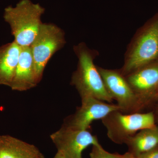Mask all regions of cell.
Instances as JSON below:
<instances>
[{"mask_svg":"<svg viewBox=\"0 0 158 158\" xmlns=\"http://www.w3.org/2000/svg\"><path fill=\"white\" fill-rule=\"evenodd\" d=\"M106 89L123 113H138L142 111L135 94L125 77L119 69H107L97 66Z\"/></svg>","mask_w":158,"mask_h":158,"instance_id":"cell-7","label":"cell"},{"mask_svg":"<svg viewBox=\"0 0 158 158\" xmlns=\"http://www.w3.org/2000/svg\"><path fill=\"white\" fill-rule=\"evenodd\" d=\"M0 158H45L35 145L8 135H0Z\"/></svg>","mask_w":158,"mask_h":158,"instance_id":"cell-11","label":"cell"},{"mask_svg":"<svg viewBox=\"0 0 158 158\" xmlns=\"http://www.w3.org/2000/svg\"><path fill=\"white\" fill-rule=\"evenodd\" d=\"M81 105L75 113L66 117L62 126L73 129L88 130L94 121L102 120L115 110H120L117 104L93 98L81 99Z\"/></svg>","mask_w":158,"mask_h":158,"instance_id":"cell-9","label":"cell"},{"mask_svg":"<svg viewBox=\"0 0 158 158\" xmlns=\"http://www.w3.org/2000/svg\"><path fill=\"white\" fill-rule=\"evenodd\" d=\"M156 123L158 124V116H156Z\"/></svg>","mask_w":158,"mask_h":158,"instance_id":"cell-19","label":"cell"},{"mask_svg":"<svg viewBox=\"0 0 158 158\" xmlns=\"http://www.w3.org/2000/svg\"><path fill=\"white\" fill-rule=\"evenodd\" d=\"M45 9L31 0H21L14 7L4 11V19L10 26L14 41L21 47H30L42 24L41 16Z\"/></svg>","mask_w":158,"mask_h":158,"instance_id":"cell-2","label":"cell"},{"mask_svg":"<svg viewBox=\"0 0 158 158\" xmlns=\"http://www.w3.org/2000/svg\"><path fill=\"white\" fill-rule=\"evenodd\" d=\"M58 152L67 158H82L83 151L90 145L99 144L88 130L73 129L62 126L50 135Z\"/></svg>","mask_w":158,"mask_h":158,"instance_id":"cell-8","label":"cell"},{"mask_svg":"<svg viewBox=\"0 0 158 158\" xmlns=\"http://www.w3.org/2000/svg\"><path fill=\"white\" fill-rule=\"evenodd\" d=\"M90 157V158H118V154L108 152L99 144L92 146Z\"/></svg>","mask_w":158,"mask_h":158,"instance_id":"cell-14","label":"cell"},{"mask_svg":"<svg viewBox=\"0 0 158 158\" xmlns=\"http://www.w3.org/2000/svg\"><path fill=\"white\" fill-rule=\"evenodd\" d=\"M73 51L78 61L71 84L77 90L81 99L93 98L112 103L113 100L107 91L97 66L94 63L98 52L89 48L84 42L74 46Z\"/></svg>","mask_w":158,"mask_h":158,"instance_id":"cell-1","label":"cell"},{"mask_svg":"<svg viewBox=\"0 0 158 158\" xmlns=\"http://www.w3.org/2000/svg\"><path fill=\"white\" fill-rule=\"evenodd\" d=\"M125 77L142 110L158 101V59Z\"/></svg>","mask_w":158,"mask_h":158,"instance_id":"cell-6","label":"cell"},{"mask_svg":"<svg viewBox=\"0 0 158 158\" xmlns=\"http://www.w3.org/2000/svg\"><path fill=\"white\" fill-rule=\"evenodd\" d=\"M66 43L65 33L62 29L52 23H43L31 47L34 66L39 82L51 58Z\"/></svg>","mask_w":158,"mask_h":158,"instance_id":"cell-5","label":"cell"},{"mask_svg":"<svg viewBox=\"0 0 158 158\" xmlns=\"http://www.w3.org/2000/svg\"><path fill=\"white\" fill-rule=\"evenodd\" d=\"M53 158H67L66 157H65V156L63 155V154H62L61 153L58 152H57V153L56 154V155H55V156Z\"/></svg>","mask_w":158,"mask_h":158,"instance_id":"cell-17","label":"cell"},{"mask_svg":"<svg viewBox=\"0 0 158 158\" xmlns=\"http://www.w3.org/2000/svg\"><path fill=\"white\" fill-rule=\"evenodd\" d=\"M118 158H137L132 153L127 152L123 155L118 154Z\"/></svg>","mask_w":158,"mask_h":158,"instance_id":"cell-16","label":"cell"},{"mask_svg":"<svg viewBox=\"0 0 158 158\" xmlns=\"http://www.w3.org/2000/svg\"><path fill=\"white\" fill-rule=\"evenodd\" d=\"M129 152L137 156L158 145V126L141 130L128 140Z\"/></svg>","mask_w":158,"mask_h":158,"instance_id":"cell-13","label":"cell"},{"mask_svg":"<svg viewBox=\"0 0 158 158\" xmlns=\"http://www.w3.org/2000/svg\"><path fill=\"white\" fill-rule=\"evenodd\" d=\"M158 59V16L139 29L125 54L124 64L119 69L124 76Z\"/></svg>","mask_w":158,"mask_h":158,"instance_id":"cell-3","label":"cell"},{"mask_svg":"<svg viewBox=\"0 0 158 158\" xmlns=\"http://www.w3.org/2000/svg\"><path fill=\"white\" fill-rule=\"evenodd\" d=\"M21 48L18 63L10 88L12 90L23 91L36 87L39 82L31 47Z\"/></svg>","mask_w":158,"mask_h":158,"instance_id":"cell-10","label":"cell"},{"mask_svg":"<svg viewBox=\"0 0 158 158\" xmlns=\"http://www.w3.org/2000/svg\"><path fill=\"white\" fill-rule=\"evenodd\" d=\"M21 48L14 41L0 47V85L11 86Z\"/></svg>","mask_w":158,"mask_h":158,"instance_id":"cell-12","label":"cell"},{"mask_svg":"<svg viewBox=\"0 0 158 158\" xmlns=\"http://www.w3.org/2000/svg\"><path fill=\"white\" fill-rule=\"evenodd\" d=\"M137 158H158V145L149 151L137 156Z\"/></svg>","mask_w":158,"mask_h":158,"instance_id":"cell-15","label":"cell"},{"mask_svg":"<svg viewBox=\"0 0 158 158\" xmlns=\"http://www.w3.org/2000/svg\"><path fill=\"white\" fill-rule=\"evenodd\" d=\"M154 113L156 116H158V102L157 103L156 105L155 112Z\"/></svg>","mask_w":158,"mask_h":158,"instance_id":"cell-18","label":"cell"},{"mask_svg":"<svg viewBox=\"0 0 158 158\" xmlns=\"http://www.w3.org/2000/svg\"><path fill=\"white\" fill-rule=\"evenodd\" d=\"M108 138L116 144H125L139 131L156 125L154 112L126 113L115 110L102 120Z\"/></svg>","mask_w":158,"mask_h":158,"instance_id":"cell-4","label":"cell"}]
</instances>
